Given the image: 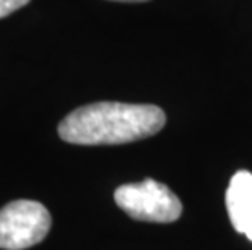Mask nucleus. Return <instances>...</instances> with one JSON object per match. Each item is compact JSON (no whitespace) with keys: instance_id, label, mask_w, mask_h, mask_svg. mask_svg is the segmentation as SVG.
Listing matches in <instances>:
<instances>
[{"instance_id":"1","label":"nucleus","mask_w":252,"mask_h":250,"mask_svg":"<svg viewBox=\"0 0 252 250\" xmlns=\"http://www.w3.org/2000/svg\"><path fill=\"white\" fill-rule=\"evenodd\" d=\"M164 124L158 106L103 101L72 111L59 124V137L73 145H121L158 134Z\"/></svg>"},{"instance_id":"2","label":"nucleus","mask_w":252,"mask_h":250,"mask_svg":"<svg viewBox=\"0 0 252 250\" xmlns=\"http://www.w3.org/2000/svg\"><path fill=\"white\" fill-rule=\"evenodd\" d=\"M114 200L122 211L138 221L173 222L182 213V203L174 192L153 179L121 185L116 189Z\"/></svg>"},{"instance_id":"3","label":"nucleus","mask_w":252,"mask_h":250,"mask_svg":"<svg viewBox=\"0 0 252 250\" xmlns=\"http://www.w3.org/2000/svg\"><path fill=\"white\" fill-rule=\"evenodd\" d=\"M47 208L34 200H15L0 210V249L25 250L44 241L51 229Z\"/></svg>"},{"instance_id":"4","label":"nucleus","mask_w":252,"mask_h":250,"mask_svg":"<svg viewBox=\"0 0 252 250\" xmlns=\"http://www.w3.org/2000/svg\"><path fill=\"white\" fill-rule=\"evenodd\" d=\"M226 208L233 227L252 241V174L238 171L229 180Z\"/></svg>"},{"instance_id":"5","label":"nucleus","mask_w":252,"mask_h":250,"mask_svg":"<svg viewBox=\"0 0 252 250\" xmlns=\"http://www.w3.org/2000/svg\"><path fill=\"white\" fill-rule=\"evenodd\" d=\"M28 3L30 0H0V18L8 17L10 13L17 12Z\"/></svg>"},{"instance_id":"6","label":"nucleus","mask_w":252,"mask_h":250,"mask_svg":"<svg viewBox=\"0 0 252 250\" xmlns=\"http://www.w3.org/2000/svg\"><path fill=\"white\" fill-rule=\"evenodd\" d=\"M114 2H128V3H138V2H148V0H114Z\"/></svg>"}]
</instances>
